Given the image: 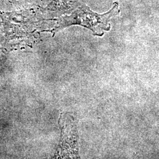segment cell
Instances as JSON below:
<instances>
[{
	"mask_svg": "<svg viewBox=\"0 0 159 159\" xmlns=\"http://www.w3.org/2000/svg\"><path fill=\"white\" fill-rule=\"evenodd\" d=\"M84 2L85 0H41L37 11L40 17H61L71 14Z\"/></svg>",
	"mask_w": 159,
	"mask_h": 159,
	"instance_id": "cell-2",
	"label": "cell"
},
{
	"mask_svg": "<svg viewBox=\"0 0 159 159\" xmlns=\"http://www.w3.org/2000/svg\"><path fill=\"white\" fill-rule=\"evenodd\" d=\"M119 4L114 3L113 6L108 12L104 14H98L93 11L90 8L83 4L80 6L70 15L64 16L56 20L55 29H62L71 25L77 24L91 30L94 34L102 35L104 31L110 29V20L119 13Z\"/></svg>",
	"mask_w": 159,
	"mask_h": 159,
	"instance_id": "cell-1",
	"label": "cell"
},
{
	"mask_svg": "<svg viewBox=\"0 0 159 159\" xmlns=\"http://www.w3.org/2000/svg\"><path fill=\"white\" fill-rule=\"evenodd\" d=\"M41 0H0V8H10L20 7L27 3L39 4Z\"/></svg>",
	"mask_w": 159,
	"mask_h": 159,
	"instance_id": "cell-3",
	"label": "cell"
}]
</instances>
